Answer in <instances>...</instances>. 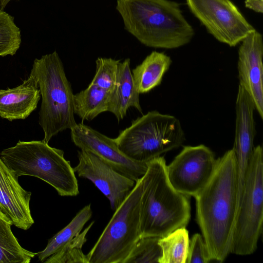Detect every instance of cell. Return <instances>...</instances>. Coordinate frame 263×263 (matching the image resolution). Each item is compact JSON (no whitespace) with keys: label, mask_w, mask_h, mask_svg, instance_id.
<instances>
[{"label":"cell","mask_w":263,"mask_h":263,"mask_svg":"<svg viewBox=\"0 0 263 263\" xmlns=\"http://www.w3.org/2000/svg\"><path fill=\"white\" fill-rule=\"evenodd\" d=\"M196 219L212 260L230 253L238 206V174L232 149L216 159L213 174L195 197Z\"/></svg>","instance_id":"6da1fadb"},{"label":"cell","mask_w":263,"mask_h":263,"mask_svg":"<svg viewBox=\"0 0 263 263\" xmlns=\"http://www.w3.org/2000/svg\"><path fill=\"white\" fill-rule=\"evenodd\" d=\"M116 8L124 29L146 46L175 49L189 43L194 36L175 1L117 0Z\"/></svg>","instance_id":"7a4b0ae2"},{"label":"cell","mask_w":263,"mask_h":263,"mask_svg":"<svg viewBox=\"0 0 263 263\" xmlns=\"http://www.w3.org/2000/svg\"><path fill=\"white\" fill-rule=\"evenodd\" d=\"M140 206L142 236L163 237L175 230L186 228L191 218L189 196L171 185L166 162L159 156L147 162Z\"/></svg>","instance_id":"3957f363"},{"label":"cell","mask_w":263,"mask_h":263,"mask_svg":"<svg viewBox=\"0 0 263 263\" xmlns=\"http://www.w3.org/2000/svg\"><path fill=\"white\" fill-rule=\"evenodd\" d=\"M30 74L35 79L40 91L39 123L44 133L42 140L48 143L53 136L77 124L74 116V94L56 51L35 59Z\"/></svg>","instance_id":"277c9868"},{"label":"cell","mask_w":263,"mask_h":263,"mask_svg":"<svg viewBox=\"0 0 263 263\" xmlns=\"http://www.w3.org/2000/svg\"><path fill=\"white\" fill-rule=\"evenodd\" d=\"M0 157L17 177L39 178L61 196H76L79 193L75 172L64 158V152L43 140L18 141L15 146L3 149Z\"/></svg>","instance_id":"5b68a950"},{"label":"cell","mask_w":263,"mask_h":263,"mask_svg":"<svg viewBox=\"0 0 263 263\" xmlns=\"http://www.w3.org/2000/svg\"><path fill=\"white\" fill-rule=\"evenodd\" d=\"M114 140L126 157L147 163L181 146L185 135L177 118L153 110L133 120Z\"/></svg>","instance_id":"8992f818"},{"label":"cell","mask_w":263,"mask_h":263,"mask_svg":"<svg viewBox=\"0 0 263 263\" xmlns=\"http://www.w3.org/2000/svg\"><path fill=\"white\" fill-rule=\"evenodd\" d=\"M143 177L115 211L98 240L86 254L88 263H124L142 237L140 206Z\"/></svg>","instance_id":"52a82bcc"},{"label":"cell","mask_w":263,"mask_h":263,"mask_svg":"<svg viewBox=\"0 0 263 263\" xmlns=\"http://www.w3.org/2000/svg\"><path fill=\"white\" fill-rule=\"evenodd\" d=\"M263 222V151L254 147L245 176L231 242L230 253H253L262 233Z\"/></svg>","instance_id":"ba28073f"},{"label":"cell","mask_w":263,"mask_h":263,"mask_svg":"<svg viewBox=\"0 0 263 263\" xmlns=\"http://www.w3.org/2000/svg\"><path fill=\"white\" fill-rule=\"evenodd\" d=\"M191 13L219 42L236 46L256 29L231 0H185Z\"/></svg>","instance_id":"9c48e42d"},{"label":"cell","mask_w":263,"mask_h":263,"mask_svg":"<svg viewBox=\"0 0 263 263\" xmlns=\"http://www.w3.org/2000/svg\"><path fill=\"white\" fill-rule=\"evenodd\" d=\"M215 163L214 153L206 146H184L166 165L167 177L177 191L195 197L210 179Z\"/></svg>","instance_id":"30bf717a"},{"label":"cell","mask_w":263,"mask_h":263,"mask_svg":"<svg viewBox=\"0 0 263 263\" xmlns=\"http://www.w3.org/2000/svg\"><path fill=\"white\" fill-rule=\"evenodd\" d=\"M71 140L81 150L95 154L115 170L136 181L145 173L147 163L133 161L118 148L110 138L83 123L70 129Z\"/></svg>","instance_id":"8fae6325"},{"label":"cell","mask_w":263,"mask_h":263,"mask_svg":"<svg viewBox=\"0 0 263 263\" xmlns=\"http://www.w3.org/2000/svg\"><path fill=\"white\" fill-rule=\"evenodd\" d=\"M79 163L73 168L80 177L87 179L109 200L115 211L134 187L136 182L88 151H78Z\"/></svg>","instance_id":"7c38bea8"},{"label":"cell","mask_w":263,"mask_h":263,"mask_svg":"<svg viewBox=\"0 0 263 263\" xmlns=\"http://www.w3.org/2000/svg\"><path fill=\"white\" fill-rule=\"evenodd\" d=\"M238 49L239 85L249 95L255 110L263 119V41L256 30L247 36Z\"/></svg>","instance_id":"4fadbf2b"},{"label":"cell","mask_w":263,"mask_h":263,"mask_svg":"<svg viewBox=\"0 0 263 263\" xmlns=\"http://www.w3.org/2000/svg\"><path fill=\"white\" fill-rule=\"evenodd\" d=\"M254 104L248 92L239 85L236 100L235 134L233 147L238 174V203L256 135Z\"/></svg>","instance_id":"5bb4252c"},{"label":"cell","mask_w":263,"mask_h":263,"mask_svg":"<svg viewBox=\"0 0 263 263\" xmlns=\"http://www.w3.org/2000/svg\"><path fill=\"white\" fill-rule=\"evenodd\" d=\"M31 193L19 184L18 177L0 157V217L12 226L29 229L34 223L30 201Z\"/></svg>","instance_id":"9a60e30c"},{"label":"cell","mask_w":263,"mask_h":263,"mask_svg":"<svg viewBox=\"0 0 263 263\" xmlns=\"http://www.w3.org/2000/svg\"><path fill=\"white\" fill-rule=\"evenodd\" d=\"M40 98L36 81L29 74L21 85L0 89V117L10 121L25 119L36 109Z\"/></svg>","instance_id":"2e32d148"},{"label":"cell","mask_w":263,"mask_h":263,"mask_svg":"<svg viewBox=\"0 0 263 263\" xmlns=\"http://www.w3.org/2000/svg\"><path fill=\"white\" fill-rule=\"evenodd\" d=\"M130 63L129 59L119 63L116 85L109 101L108 111L113 114L119 121L124 118L130 107L142 113L140 93L135 85Z\"/></svg>","instance_id":"e0dca14e"},{"label":"cell","mask_w":263,"mask_h":263,"mask_svg":"<svg viewBox=\"0 0 263 263\" xmlns=\"http://www.w3.org/2000/svg\"><path fill=\"white\" fill-rule=\"evenodd\" d=\"M171 63L170 57L164 52L153 51L148 55L132 71L139 93L148 92L160 85Z\"/></svg>","instance_id":"ac0fdd59"},{"label":"cell","mask_w":263,"mask_h":263,"mask_svg":"<svg viewBox=\"0 0 263 263\" xmlns=\"http://www.w3.org/2000/svg\"><path fill=\"white\" fill-rule=\"evenodd\" d=\"M111 92L90 83L86 89L74 94V114L83 121H90L99 114L108 111Z\"/></svg>","instance_id":"d6986e66"},{"label":"cell","mask_w":263,"mask_h":263,"mask_svg":"<svg viewBox=\"0 0 263 263\" xmlns=\"http://www.w3.org/2000/svg\"><path fill=\"white\" fill-rule=\"evenodd\" d=\"M92 214V211L90 204L83 208L68 224L48 240L43 250L37 253L39 260L43 262L79 234L86 222L90 219Z\"/></svg>","instance_id":"ffe728a7"},{"label":"cell","mask_w":263,"mask_h":263,"mask_svg":"<svg viewBox=\"0 0 263 263\" xmlns=\"http://www.w3.org/2000/svg\"><path fill=\"white\" fill-rule=\"evenodd\" d=\"M11 226L0 217V263H29L37 253L21 246L11 230Z\"/></svg>","instance_id":"44dd1931"},{"label":"cell","mask_w":263,"mask_h":263,"mask_svg":"<svg viewBox=\"0 0 263 263\" xmlns=\"http://www.w3.org/2000/svg\"><path fill=\"white\" fill-rule=\"evenodd\" d=\"M189 240V232L185 227L178 228L160 237L159 244L162 256L159 263H185Z\"/></svg>","instance_id":"7402d4cb"},{"label":"cell","mask_w":263,"mask_h":263,"mask_svg":"<svg viewBox=\"0 0 263 263\" xmlns=\"http://www.w3.org/2000/svg\"><path fill=\"white\" fill-rule=\"evenodd\" d=\"M94 221L81 232L59 251L47 258L44 263H88L86 255L82 251V247L87 240L86 235Z\"/></svg>","instance_id":"603a6c76"},{"label":"cell","mask_w":263,"mask_h":263,"mask_svg":"<svg viewBox=\"0 0 263 263\" xmlns=\"http://www.w3.org/2000/svg\"><path fill=\"white\" fill-rule=\"evenodd\" d=\"M21 44V30L13 17L0 9V57L14 55Z\"/></svg>","instance_id":"cb8c5ba5"},{"label":"cell","mask_w":263,"mask_h":263,"mask_svg":"<svg viewBox=\"0 0 263 263\" xmlns=\"http://www.w3.org/2000/svg\"><path fill=\"white\" fill-rule=\"evenodd\" d=\"M160 238L142 236L124 263H159L162 256V250L159 244Z\"/></svg>","instance_id":"d4e9b609"},{"label":"cell","mask_w":263,"mask_h":263,"mask_svg":"<svg viewBox=\"0 0 263 263\" xmlns=\"http://www.w3.org/2000/svg\"><path fill=\"white\" fill-rule=\"evenodd\" d=\"M119 60L98 58L96 61V72L90 84L112 91L116 85Z\"/></svg>","instance_id":"484cf974"},{"label":"cell","mask_w":263,"mask_h":263,"mask_svg":"<svg viewBox=\"0 0 263 263\" xmlns=\"http://www.w3.org/2000/svg\"><path fill=\"white\" fill-rule=\"evenodd\" d=\"M212 260L202 236L195 234L189 240L185 263H208Z\"/></svg>","instance_id":"4316f807"},{"label":"cell","mask_w":263,"mask_h":263,"mask_svg":"<svg viewBox=\"0 0 263 263\" xmlns=\"http://www.w3.org/2000/svg\"><path fill=\"white\" fill-rule=\"evenodd\" d=\"M245 5L257 13H263V0H245Z\"/></svg>","instance_id":"83f0119b"},{"label":"cell","mask_w":263,"mask_h":263,"mask_svg":"<svg viewBox=\"0 0 263 263\" xmlns=\"http://www.w3.org/2000/svg\"><path fill=\"white\" fill-rule=\"evenodd\" d=\"M12 0H0L1 10H3L6 5Z\"/></svg>","instance_id":"f1b7e54d"}]
</instances>
